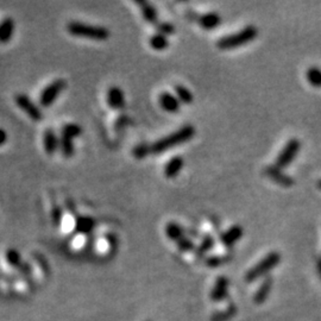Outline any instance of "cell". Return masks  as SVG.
<instances>
[{"mask_svg":"<svg viewBox=\"0 0 321 321\" xmlns=\"http://www.w3.org/2000/svg\"><path fill=\"white\" fill-rule=\"evenodd\" d=\"M195 136V127L193 125H184L181 128H178L177 131L171 132L170 135L166 136V137L158 139V141L153 143L151 145V153L153 155H159L163 153L167 150H170L178 146L183 143L191 141V139Z\"/></svg>","mask_w":321,"mask_h":321,"instance_id":"1","label":"cell"},{"mask_svg":"<svg viewBox=\"0 0 321 321\" xmlns=\"http://www.w3.org/2000/svg\"><path fill=\"white\" fill-rule=\"evenodd\" d=\"M67 31L76 37H86L88 39H94V41H106L111 35L109 29L105 26H98V25L87 24L77 20L69 21L67 24Z\"/></svg>","mask_w":321,"mask_h":321,"instance_id":"2","label":"cell"},{"mask_svg":"<svg viewBox=\"0 0 321 321\" xmlns=\"http://www.w3.org/2000/svg\"><path fill=\"white\" fill-rule=\"evenodd\" d=\"M257 35H258V29L253 25H248L235 34L224 36V37L218 39L217 46L220 50L235 49L238 46L248 44L249 42L253 41L257 37Z\"/></svg>","mask_w":321,"mask_h":321,"instance_id":"3","label":"cell"},{"mask_svg":"<svg viewBox=\"0 0 321 321\" xmlns=\"http://www.w3.org/2000/svg\"><path fill=\"white\" fill-rule=\"evenodd\" d=\"M280 262H281L280 253L270 252L269 255H266L265 257H264L259 263H257L251 270H249V273L246 274V280L255 281L256 278L263 276V275L266 274L268 271L274 269V268Z\"/></svg>","mask_w":321,"mask_h":321,"instance_id":"4","label":"cell"},{"mask_svg":"<svg viewBox=\"0 0 321 321\" xmlns=\"http://www.w3.org/2000/svg\"><path fill=\"white\" fill-rule=\"evenodd\" d=\"M67 87V81L64 78H56L46 86L39 95V103L43 107L51 106L56 101L61 93Z\"/></svg>","mask_w":321,"mask_h":321,"instance_id":"5","label":"cell"},{"mask_svg":"<svg viewBox=\"0 0 321 321\" xmlns=\"http://www.w3.org/2000/svg\"><path fill=\"white\" fill-rule=\"evenodd\" d=\"M301 149V143L299 139L291 138L287 142V144L284 145V148L281 150V152L278 153L276 162H275V167H277L278 169H283V168L288 167L292 160L295 159V157L298 156V153Z\"/></svg>","mask_w":321,"mask_h":321,"instance_id":"6","label":"cell"},{"mask_svg":"<svg viewBox=\"0 0 321 321\" xmlns=\"http://www.w3.org/2000/svg\"><path fill=\"white\" fill-rule=\"evenodd\" d=\"M14 102L30 119L35 121H39L43 119V113L39 107L29 98L24 93H19V94L14 95Z\"/></svg>","mask_w":321,"mask_h":321,"instance_id":"7","label":"cell"},{"mask_svg":"<svg viewBox=\"0 0 321 321\" xmlns=\"http://www.w3.org/2000/svg\"><path fill=\"white\" fill-rule=\"evenodd\" d=\"M264 174H265L270 180H273L275 183L280 184L282 187H290V185L294 184L292 177L285 175L283 171H281V169H278V168L275 166L266 167L265 169H264Z\"/></svg>","mask_w":321,"mask_h":321,"instance_id":"8","label":"cell"},{"mask_svg":"<svg viewBox=\"0 0 321 321\" xmlns=\"http://www.w3.org/2000/svg\"><path fill=\"white\" fill-rule=\"evenodd\" d=\"M107 103L113 110H123L125 107V96L123 89L113 86L107 91Z\"/></svg>","mask_w":321,"mask_h":321,"instance_id":"9","label":"cell"},{"mask_svg":"<svg viewBox=\"0 0 321 321\" xmlns=\"http://www.w3.org/2000/svg\"><path fill=\"white\" fill-rule=\"evenodd\" d=\"M159 105L164 111L169 113H176L180 111L181 102L178 101V99L176 98V95L171 94L169 92H163L160 93L159 95Z\"/></svg>","mask_w":321,"mask_h":321,"instance_id":"10","label":"cell"},{"mask_svg":"<svg viewBox=\"0 0 321 321\" xmlns=\"http://www.w3.org/2000/svg\"><path fill=\"white\" fill-rule=\"evenodd\" d=\"M43 146L48 155H54L60 148V138L57 137L52 128H46L43 135Z\"/></svg>","mask_w":321,"mask_h":321,"instance_id":"11","label":"cell"},{"mask_svg":"<svg viewBox=\"0 0 321 321\" xmlns=\"http://www.w3.org/2000/svg\"><path fill=\"white\" fill-rule=\"evenodd\" d=\"M14 29H16V23L11 17H6L0 21V43L6 44L13 37Z\"/></svg>","mask_w":321,"mask_h":321,"instance_id":"12","label":"cell"},{"mask_svg":"<svg viewBox=\"0 0 321 321\" xmlns=\"http://www.w3.org/2000/svg\"><path fill=\"white\" fill-rule=\"evenodd\" d=\"M244 234V230L240 225H233V226L228 228L227 231H225L220 237V242L223 243L225 246H231L234 243H237L239 239L242 238V235Z\"/></svg>","mask_w":321,"mask_h":321,"instance_id":"13","label":"cell"},{"mask_svg":"<svg viewBox=\"0 0 321 321\" xmlns=\"http://www.w3.org/2000/svg\"><path fill=\"white\" fill-rule=\"evenodd\" d=\"M184 166V160L181 156H174L173 158L169 159L166 166H164V175L168 178H173L176 177L180 171L182 170V168Z\"/></svg>","mask_w":321,"mask_h":321,"instance_id":"14","label":"cell"},{"mask_svg":"<svg viewBox=\"0 0 321 321\" xmlns=\"http://www.w3.org/2000/svg\"><path fill=\"white\" fill-rule=\"evenodd\" d=\"M198 20L201 28L205 29V30H212V29L219 26L221 23V17L217 12H208L200 16Z\"/></svg>","mask_w":321,"mask_h":321,"instance_id":"15","label":"cell"},{"mask_svg":"<svg viewBox=\"0 0 321 321\" xmlns=\"http://www.w3.org/2000/svg\"><path fill=\"white\" fill-rule=\"evenodd\" d=\"M137 4L141 6L142 14H143V17H144V19L148 21V23L156 24L158 14H157V11L155 7H153L151 4L148 2H137Z\"/></svg>","mask_w":321,"mask_h":321,"instance_id":"16","label":"cell"},{"mask_svg":"<svg viewBox=\"0 0 321 321\" xmlns=\"http://www.w3.org/2000/svg\"><path fill=\"white\" fill-rule=\"evenodd\" d=\"M95 221L93 218L89 217H78L76 221H75V230L78 233H89L93 228H94Z\"/></svg>","mask_w":321,"mask_h":321,"instance_id":"17","label":"cell"},{"mask_svg":"<svg viewBox=\"0 0 321 321\" xmlns=\"http://www.w3.org/2000/svg\"><path fill=\"white\" fill-rule=\"evenodd\" d=\"M150 46L153 50H157V51H162V50H166L169 45V41H168V36L162 35V34H155L152 35L149 39Z\"/></svg>","mask_w":321,"mask_h":321,"instance_id":"18","label":"cell"},{"mask_svg":"<svg viewBox=\"0 0 321 321\" xmlns=\"http://www.w3.org/2000/svg\"><path fill=\"white\" fill-rule=\"evenodd\" d=\"M60 150L61 153L66 157V158H70L74 156L75 152V146H74V139L64 137L61 136L60 137Z\"/></svg>","mask_w":321,"mask_h":321,"instance_id":"19","label":"cell"},{"mask_svg":"<svg viewBox=\"0 0 321 321\" xmlns=\"http://www.w3.org/2000/svg\"><path fill=\"white\" fill-rule=\"evenodd\" d=\"M175 94H176V98L178 99V101L182 103H191L194 100V95L193 93L189 91V89L183 85H176L174 88Z\"/></svg>","mask_w":321,"mask_h":321,"instance_id":"20","label":"cell"},{"mask_svg":"<svg viewBox=\"0 0 321 321\" xmlns=\"http://www.w3.org/2000/svg\"><path fill=\"white\" fill-rule=\"evenodd\" d=\"M82 135V127L78 124L75 123H68L64 125L61 130V136H64V137L75 139L77 137H80Z\"/></svg>","mask_w":321,"mask_h":321,"instance_id":"21","label":"cell"},{"mask_svg":"<svg viewBox=\"0 0 321 321\" xmlns=\"http://www.w3.org/2000/svg\"><path fill=\"white\" fill-rule=\"evenodd\" d=\"M306 78L313 87L321 88V69L317 67H310L306 71Z\"/></svg>","mask_w":321,"mask_h":321,"instance_id":"22","label":"cell"},{"mask_svg":"<svg viewBox=\"0 0 321 321\" xmlns=\"http://www.w3.org/2000/svg\"><path fill=\"white\" fill-rule=\"evenodd\" d=\"M166 234L168 238L171 240H180L181 238H183V231L182 227L176 223H169L166 226Z\"/></svg>","mask_w":321,"mask_h":321,"instance_id":"23","label":"cell"},{"mask_svg":"<svg viewBox=\"0 0 321 321\" xmlns=\"http://www.w3.org/2000/svg\"><path fill=\"white\" fill-rule=\"evenodd\" d=\"M132 153H133V156L138 159L145 158L146 156H149L150 153H151V145H148L146 143H142V144L136 145Z\"/></svg>","mask_w":321,"mask_h":321,"instance_id":"24","label":"cell"},{"mask_svg":"<svg viewBox=\"0 0 321 321\" xmlns=\"http://www.w3.org/2000/svg\"><path fill=\"white\" fill-rule=\"evenodd\" d=\"M213 244H214L213 238L210 237V235H207V237L203 239V242L201 243V245L199 246V249H198L199 255H203V253H206L207 251H209V250L212 249Z\"/></svg>","mask_w":321,"mask_h":321,"instance_id":"25","label":"cell"},{"mask_svg":"<svg viewBox=\"0 0 321 321\" xmlns=\"http://www.w3.org/2000/svg\"><path fill=\"white\" fill-rule=\"evenodd\" d=\"M6 259L11 265L17 266L20 262V255L18 253L17 250H9V251L6 252Z\"/></svg>","mask_w":321,"mask_h":321,"instance_id":"26","label":"cell"},{"mask_svg":"<svg viewBox=\"0 0 321 321\" xmlns=\"http://www.w3.org/2000/svg\"><path fill=\"white\" fill-rule=\"evenodd\" d=\"M157 29H158V32L162 35H171L175 32V28L174 25L171 23H167V21H163V23H159L158 26H157Z\"/></svg>","mask_w":321,"mask_h":321,"instance_id":"27","label":"cell"},{"mask_svg":"<svg viewBox=\"0 0 321 321\" xmlns=\"http://www.w3.org/2000/svg\"><path fill=\"white\" fill-rule=\"evenodd\" d=\"M177 244H178V249L183 252L191 251V250H193V248H194L193 243L187 238H181L180 240L177 242Z\"/></svg>","mask_w":321,"mask_h":321,"instance_id":"28","label":"cell"},{"mask_svg":"<svg viewBox=\"0 0 321 321\" xmlns=\"http://www.w3.org/2000/svg\"><path fill=\"white\" fill-rule=\"evenodd\" d=\"M51 216H52L54 223H55L56 225H59L61 223V219H62V210H61L59 207H55V208L52 209Z\"/></svg>","mask_w":321,"mask_h":321,"instance_id":"29","label":"cell"},{"mask_svg":"<svg viewBox=\"0 0 321 321\" xmlns=\"http://www.w3.org/2000/svg\"><path fill=\"white\" fill-rule=\"evenodd\" d=\"M7 142V132L0 127V146H3Z\"/></svg>","mask_w":321,"mask_h":321,"instance_id":"30","label":"cell"},{"mask_svg":"<svg viewBox=\"0 0 321 321\" xmlns=\"http://www.w3.org/2000/svg\"><path fill=\"white\" fill-rule=\"evenodd\" d=\"M317 269H319V271H320V274H321V259L319 260V263H317Z\"/></svg>","mask_w":321,"mask_h":321,"instance_id":"31","label":"cell"},{"mask_svg":"<svg viewBox=\"0 0 321 321\" xmlns=\"http://www.w3.org/2000/svg\"><path fill=\"white\" fill-rule=\"evenodd\" d=\"M317 187H319V188L321 189V180H320L319 182H317Z\"/></svg>","mask_w":321,"mask_h":321,"instance_id":"32","label":"cell"}]
</instances>
